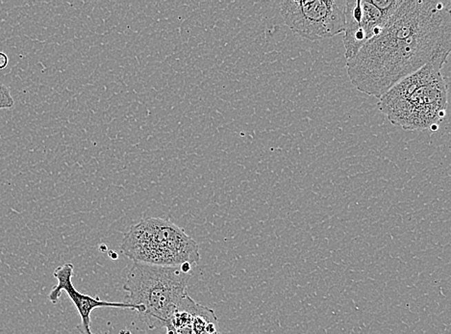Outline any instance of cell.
Returning a JSON list of instances; mask_svg holds the SVG:
<instances>
[{
	"mask_svg": "<svg viewBox=\"0 0 451 334\" xmlns=\"http://www.w3.org/2000/svg\"><path fill=\"white\" fill-rule=\"evenodd\" d=\"M199 334H221L219 330L218 321L211 322L203 331Z\"/></svg>",
	"mask_w": 451,
	"mask_h": 334,
	"instance_id": "obj_10",
	"label": "cell"
},
{
	"mask_svg": "<svg viewBox=\"0 0 451 334\" xmlns=\"http://www.w3.org/2000/svg\"><path fill=\"white\" fill-rule=\"evenodd\" d=\"M121 250L134 263L163 267L197 266L201 261L196 241L172 222L161 218L145 219L131 226Z\"/></svg>",
	"mask_w": 451,
	"mask_h": 334,
	"instance_id": "obj_4",
	"label": "cell"
},
{
	"mask_svg": "<svg viewBox=\"0 0 451 334\" xmlns=\"http://www.w3.org/2000/svg\"><path fill=\"white\" fill-rule=\"evenodd\" d=\"M73 270L74 267L69 262L56 268L53 277L57 279V284L51 289L50 293L48 294V299L52 304H57L63 292L69 296L79 314L80 325L77 328L82 334H94L91 330V314L94 309L111 307V308H129L137 311V306L129 302L102 301L99 297H91L77 291L72 284Z\"/></svg>",
	"mask_w": 451,
	"mask_h": 334,
	"instance_id": "obj_7",
	"label": "cell"
},
{
	"mask_svg": "<svg viewBox=\"0 0 451 334\" xmlns=\"http://www.w3.org/2000/svg\"><path fill=\"white\" fill-rule=\"evenodd\" d=\"M191 265L163 267L134 263L123 289L129 304L137 306L141 320L150 330L165 328L185 297L192 277Z\"/></svg>",
	"mask_w": 451,
	"mask_h": 334,
	"instance_id": "obj_3",
	"label": "cell"
},
{
	"mask_svg": "<svg viewBox=\"0 0 451 334\" xmlns=\"http://www.w3.org/2000/svg\"><path fill=\"white\" fill-rule=\"evenodd\" d=\"M8 65V57L3 52H0V70H3Z\"/></svg>",
	"mask_w": 451,
	"mask_h": 334,
	"instance_id": "obj_11",
	"label": "cell"
},
{
	"mask_svg": "<svg viewBox=\"0 0 451 334\" xmlns=\"http://www.w3.org/2000/svg\"><path fill=\"white\" fill-rule=\"evenodd\" d=\"M347 0H286L281 3L285 23L307 40L332 38L345 30Z\"/></svg>",
	"mask_w": 451,
	"mask_h": 334,
	"instance_id": "obj_5",
	"label": "cell"
},
{
	"mask_svg": "<svg viewBox=\"0 0 451 334\" xmlns=\"http://www.w3.org/2000/svg\"><path fill=\"white\" fill-rule=\"evenodd\" d=\"M14 106V99L3 85L0 84V109L11 108Z\"/></svg>",
	"mask_w": 451,
	"mask_h": 334,
	"instance_id": "obj_9",
	"label": "cell"
},
{
	"mask_svg": "<svg viewBox=\"0 0 451 334\" xmlns=\"http://www.w3.org/2000/svg\"><path fill=\"white\" fill-rule=\"evenodd\" d=\"M451 50L450 0H403L381 32L347 60L353 86L380 99L404 78L433 66Z\"/></svg>",
	"mask_w": 451,
	"mask_h": 334,
	"instance_id": "obj_1",
	"label": "cell"
},
{
	"mask_svg": "<svg viewBox=\"0 0 451 334\" xmlns=\"http://www.w3.org/2000/svg\"><path fill=\"white\" fill-rule=\"evenodd\" d=\"M377 107L404 130H438L448 108V85L442 70L426 66L404 78L380 97Z\"/></svg>",
	"mask_w": 451,
	"mask_h": 334,
	"instance_id": "obj_2",
	"label": "cell"
},
{
	"mask_svg": "<svg viewBox=\"0 0 451 334\" xmlns=\"http://www.w3.org/2000/svg\"><path fill=\"white\" fill-rule=\"evenodd\" d=\"M403 0H347L345 38L347 60L354 57L370 40L379 35Z\"/></svg>",
	"mask_w": 451,
	"mask_h": 334,
	"instance_id": "obj_6",
	"label": "cell"
},
{
	"mask_svg": "<svg viewBox=\"0 0 451 334\" xmlns=\"http://www.w3.org/2000/svg\"><path fill=\"white\" fill-rule=\"evenodd\" d=\"M194 299L189 295L184 297L177 312L166 325V334H194L192 331Z\"/></svg>",
	"mask_w": 451,
	"mask_h": 334,
	"instance_id": "obj_8",
	"label": "cell"
}]
</instances>
